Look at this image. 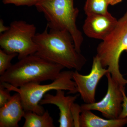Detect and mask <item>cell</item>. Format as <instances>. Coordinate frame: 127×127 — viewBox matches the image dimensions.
Here are the masks:
<instances>
[{"mask_svg":"<svg viewBox=\"0 0 127 127\" xmlns=\"http://www.w3.org/2000/svg\"><path fill=\"white\" fill-rule=\"evenodd\" d=\"M47 25L41 33L33 38L37 50L35 54L49 61L60 64L69 69L79 71L87 59L75 48L70 33L65 30L50 29Z\"/></svg>","mask_w":127,"mask_h":127,"instance_id":"obj_1","label":"cell"},{"mask_svg":"<svg viewBox=\"0 0 127 127\" xmlns=\"http://www.w3.org/2000/svg\"><path fill=\"white\" fill-rule=\"evenodd\" d=\"M64 67L52 62L36 54L29 55L12 65L0 77V82L15 87L31 83L53 81L58 77Z\"/></svg>","mask_w":127,"mask_h":127,"instance_id":"obj_2","label":"cell"},{"mask_svg":"<svg viewBox=\"0 0 127 127\" xmlns=\"http://www.w3.org/2000/svg\"><path fill=\"white\" fill-rule=\"evenodd\" d=\"M37 10L44 14L50 29L65 30L71 34L76 50L81 53L84 39L76 25L79 11L74 0H39Z\"/></svg>","mask_w":127,"mask_h":127,"instance_id":"obj_3","label":"cell"},{"mask_svg":"<svg viewBox=\"0 0 127 127\" xmlns=\"http://www.w3.org/2000/svg\"><path fill=\"white\" fill-rule=\"evenodd\" d=\"M96 56L102 66L107 67L108 72L121 86L127 84L119 70V62L124 52H127V11L118 20L114 29L98 44Z\"/></svg>","mask_w":127,"mask_h":127,"instance_id":"obj_4","label":"cell"},{"mask_svg":"<svg viewBox=\"0 0 127 127\" xmlns=\"http://www.w3.org/2000/svg\"><path fill=\"white\" fill-rule=\"evenodd\" d=\"M73 72L62 71L58 77L48 84L42 85L39 83H31L16 88L6 83L0 84L11 92L14 91L20 94L25 111H32L41 115L45 111L40 102L48 92L62 90L68 91V94L77 93L76 83L73 79Z\"/></svg>","mask_w":127,"mask_h":127,"instance_id":"obj_5","label":"cell"},{"mask_svg":"<svg viewBox=\"0 0 127 127\" xmlns=\"http://www.w3.org/2000/svg\"><path fill=\"white\" fill-rule=\"evenodd\" d=\"M36 28L24 21H15L9 30L0 36L1 49L8 53H17L20 60L36 52L37 47L33 38Z\"/></svg>","mask_w":127,"mask_h":127,"instance_id":"obj_6","label":"cell"},{"mask_svg":"<svg viewBox=\"0 0 127 127\" xmlns=\"http://www.w3.org/2000/svg\"><path fill=\"white\" fill-rule=\"evenodd\" d=\"M108 81L107 93L103 98L98 102L81 106V111L96 110L101 113L107 119H116L119 117L122 110L123 95L122 87L108 72L106 75Z\"/></svg>","mask_w":127,"mask_h":127,"instance_id":"obj_7","label":"cell"},{"mask_svg":"<svg viewBox=\"0 0 127 127\" xmlns=\"http://www.w3.org/2000/svg\"><path fill=\"white\" fill-rule=\"evenodd\" d=\"M108 72L107 69L102 66L98 57H94L91 72L86 75L80 74L75 70L73 73V79L75 81L81 97L85 103L96 102L95 93L100 79Z\"/></svg>","mask_w":127,"mask_h":127,"instance_id":"obj_8","label":"cell"},{"mask_svg":"<svg viewBox=\"0 0 127 127\" xmlns=\"http://www.w3.org/2000/svg\"><path fill=\"white\" fill-rule=\"evenodd\" d=\"M117 22L118 20L110 13L91 14L87 15L83 30L89 38L102 41L114 29Z\"/></svg>","mask_w":127,"mask_h":127,"instance_id":"obj_9","label":"cell"},{"mask_svg":"<svg viewBox=\"0 0 127 127\" xmlns=\"http://www.w3.org/2000/svg\"><path fill=\"white\" fill-rule=\"evenodd\" d=\"M77 97V95L65 96L63 90H58L56 91L55 95L46 94L40 102V104H52L56 106L60 111L58 120L59 127H73L74 123L71 108Z\"/></svg>","mask_w":127,"mask_h":127,"instance_id":"obj_10","label":"cell"},{"mask_svg":"<svg viewBox=\"0 0 127 127\" xmlns=\"http://www.w3.org/2000/svg\"><path fill=\"white\" fill-rule=\"evenodd\" d=\"M25 111L18 93L0 108V127H18V123L23 117Z\"/></svg>","mask_w":127,"mask_h":127,"instance_id":"obj_11","label":"cell"},{"mask_svg":"<svg viewBox=\"0 0 127 127\" xmlns=\"http://www.w3.org/2000/svg\"><path fill=\"white\" fill-rule=\"evenodd\" d=\"M127 124V117L116 119H104L91 110L82 111L79 119L81 127H122Z\"/></svg>","mask_w":127,"mask_h":127,"instance_id":"obj_12","label":"cell"},{"mask_svg":"<svg viewBox=\"0 0 127 127\" xmlns=\"http://www.w3.org/2000/svg\"><path fill=\"white\" fill-rule=\"evenodd\" d=\"M23 127H54L52 118L47 110L41 115L32 111H25Z\"/></svg>","mask_w":127,"mask_h":127,"instance_id":"obj_13","label":"cell"},{"mask_svg":"<svg viewBox=\"0 0 127 127\" xmlns=\"http://www.w3.org/2000/svg\"><path fill=\"white\" fill-rule=\"evenodd\" d=\"M108 3L106 0H86L84 7L86 15L93 14H106L108 11Z\"/></svg>","mask_w":127,"mask_h":127,"instance_id":"obj_14","label":"cell"},{"mask_svg":"<svg viewBox=\"0 0 127 127\" xmlns=\"http://www.w3.org/2000/svg\"><path fill=\"white\" fill-rule=\"evenodd\" d=\"M18 56L17 53H8L0 49V75H2L11 67L12 60Z\"/></svg>","mask_w":127,"mask_h":127,"instance_id":"obj_15","label":"cell"},{"mask_svg":"<svg viewBox=\"0 0 127 127\" xmlns=\"http://www.w3.org/2000/svg\"><path fill=\"white\" fill-rule=\"evenodd\" d=\"M39 0H2V2L4 4H13L17 6H35Z\"/></svg>","mask_w":127,"mask_h":127,"instance_id":"obj_16","label":"cell"},{"mask_svg":"<svg viewBox=\"0 0 127 127\" xmlns=\"http://www.w3.org/2000/svg\"><path fill=\"white\" fill-rule=\"evenodd\" d=\"M71 112L74 123V127H80V114L82 112L81 106L74 102L72 106Z\"/></svg>","mask_w":127,"mask_h":127,"instance_id":"obj_17","label":"cell"},{"mask_svg":"<svg viewBox=\"0 0 127 127\" xmlns=\"http://www.w3.org/2000/svg\"><path fill=\"white\" fill-rule=\"evenodd\" d=\"M10 92L0 84V107L3 106L11 98Z\"/></svg>","mask_w":127,"mask_h":127,"instance_id":"obj_18","label":"cell"},{"mask_svg":"<svg viewBox=\"0 0 127 127\" xmlns=\"http://www.w3.org/2000/svg\"><path fill=\"white\" fill-rule=\"evenodd\" d=\"M122 91L123 95L122 110L118 118H124L127 117V97L125 94V87L122 88Z\"/></svg>","mask_w":127,"mask_h":127,"instance_id":"obj_19","label":"cell"},{"mask_svg":"<svg viewBox=\"0 0 127 127\" xmlns=\"http://www.w3.org/2000/svg\"><path fill=\"white\" fill-rule=\"evenodd\" d=\"M9 27H6L5 26L4 22L2 19L0 20V34H2L4 32L7 31L9 30Z\"/></svg>","mask_w":127,"mask_h":127,"instance_id":"obj_20","label":"cell"},{"mask_svg":"<svg viewBox=\"0 0 127 127\" xmlns=\"http://www.w3.org/2000/svg\"><path fill=\"white\" fill-rule=\"evenodd\" d=\"M122 0H106L108 4L111 5H114L118 4L122 2Z\"/></svg>","mask_w":127,"mask_h":127,"instance_id":"obj_21","label":"cell"}]
</instances>
